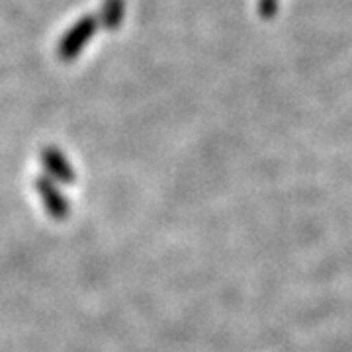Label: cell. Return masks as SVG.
Instances as JSON below:
<instances>
[{
	"instance_id": "3",
	"label": "cell",
	"mask_w": 352,
	"mask_h": 352,
	"mask_svg": "<svg viewBox=\"0 0 352 352\" xmlns=\"http://www.w3.org/2000/svg\"><path fill=\"white\" fill-rule=\"evenodd\" d=\"M41 161H43L45 170H47L55 180L65 182V184L75 182V168H73V164L67 161V157H65L59 149L47 147V149L43 151V155H41Z\"/></svg>"
},
{
	"instance_id": "2",
	"label": "cell",
	"mask_w": 352,
	"mask_h": 352,
	"mask_svg": "<svg viewBox=\"0 0 352 352\" xmlns=\"http://www.w3.org/2000/svg\"><path fill=\"white\" fill-rule=\"evenodd\" d=\"M36 190L41 196V201H43V208L45 212L55 217V219H65L69 215V201L65 198L63 194L59 192V188L51 182L50 178H38L36 180Z\"/></svg>"
},
{
	"instance_id": "4",
	"label": "cell",
	"mask_w": 352,
	"mask_h": 352,
	"mask_svg": "<svg viewBox=\"0 0 352 352\" xmlns=\"http://www.w3.org/2000/svg\"><path fill=\"white\" fill-rule=\"evenodd\" d=\"M124 18V0H106L102 8V24L108 30H113L122 24Z\"/></svg>"
},
{
	"instance_id": "1",
	"label": "cell",
	"mask_w": 352,
	"mask_h": 352,
	"mask_svg": "<svg viewBox=\"0 0 352 352\" xmlns=\"http://www.w3.org/2000/svg\"><path fill=\"white\" fill-rule=\"evenodd\" d=\"M98 28V20L94 16H85L82 20H78L61 39V45H59V55L63 59H75L76 55L82 51V47L87 45L90 38L94 36Z\"/></svg>"
}]
</instances>
